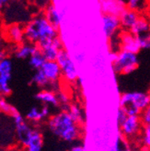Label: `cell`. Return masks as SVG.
Here are the masks:
<instances>
[{
  "instance_id": "603a6c76",
  "label": "cell",
  "mask_w": 150,
  "mask_h": 151,
  "mask_svg": "<svg viewBox=\"0 0 150 151\" xmlns=\"http://www.w3.org/2000/svg\"><path fill=\"white\" fill-rule=\"evenodd\" d=\"M45 62H46V59L42 55V52L40 49L37 50L34 54L29 58V65H31V67L34 70L41 69Z\"/></svg>"
},
{
  "instance_id": "484cf974",
  "label": "cell",
  "mask_w": 150,
  "mask_h": 151,
  "mask_svg": "<svg viewBox=\"0 0 150 151\" xmlns=\"http://www.w3.org/2000/svg\"><path fill=\"white\" fill-rule=\"evenodd\" d=\"M10 78L0 75V97H7L12 92L10 87Z\"/></svg>"
},
{
  "instance_id": "5bb4252c",
  "label": "cell",
  "mask_w": 150,
  "mask_h": 151,
  "mask_svg": "<svg viewBox=\"0 0 150 151\" xmlns=\"http://www.w3.org/2000/svg\"><path fill=\"white\" fill-rule=\"evenodd\" d=\"M141 14L130 9L128 7L119 15L120 22H121V28L123 31H131L132 28L136 25L137 20L139 19Z\"/></svg>"
},
{
  "instance_id": "8d00e7d4",
  "label": "cell",
  "mask_w": 150,
  "mask_h": 151,
  "mask_svg": "<svg viewBox=\"0 0 150 151\" xmlns=\"http://www.w3.org/2000/svg\"><path fill=\"white\" fill-rule=\"evenodd\" d=\"M4 9H5V4L3 3L2 0H0V16H1V15L3 14Z\"/></svg>"
},
{
  "instance_id": "277c9868",
  "label": "cell",
  "mask_w": 150,
  "mask_h": 151,
  "mask_svg": "<svg viewBox=\"0 0 150 151\" xmlns=\"http://www.w3.org/2000/svg\"><path fill=\"white\" fill-rule=\"evenodd\" d=\"M112 70L116 75H129L136 71L139 65L138 55L136 52L119 50L116 59L111 63Z\"/></svg>"
},
{
  "instance_id": "44dd1931",
  "label": "cell",
  "mask_w": 150,
  "mask_h": 151,
  "mask_svg": "<svg viewBox=\"0 0 150 151\" xmlns=\"http://www.w3.org/2000/svg\"><path fill=\"white\" fill-rule=\"evenodd\" d=\"M126 7L143 15L150 11V0H127Z\"/></svg>"
},
{
  "instance_id": "8992f818",
  "label": "cell",
  "mask_w": 150,
  "mask_h": 151,
  "mask_svg": "<svg viewBox=\"0 0 150 151\" xmlns=\"http://www.w3.org/2000/svg\"><path fill=\"white\" fill-rule=\"evenodd\" d=\"M62 70L63 78L68 83H76L79 80L78 73L76 68V65L71 58L69 52L65 49L60 51L58 57L56 59Z\"/></svg>"
},
{
  "instance_id": "4dcf8cb0",
  "label": "cell",
  "mask_w": 150,
  "mask_h": 151,
  "mask_svg": "<svg viewBox=\"0 0 150 151\" xmlns=\"http://www.w3.org/2000/svg\"><path fill=\"white\" fill-rule=\"evenodd\" d=\"M127 116H128V114L122 109V108H120L118 109V111H117V124L118 126L121 125L123 123V121L127 118Z\"/></svg>"
},
{
  "instance_id": "d590c367",
  "label": "cell",
  "mask_w": 150,
  "mask_h": 151,
  "mask_svg": "<svg viewBox=\"0 0 150 151\" xmlns=\"http://www.w3.org/2000/svg\"><path fill=\"white\" fill-rule=\"evenodd\" d=\"M3 42H4L3 31H2V29H0V49L3 48Z\"/></svg>"
},
{
  "instance_id": "5b68a950",
  "label": "cell",
  "mask_w": 150,
  "mask_h": 151,
  "mask_svg": "<svg viewBox=\"0 0 150 151\" xmlns=\"http://www.w3.org/2000/svg\"><path fill=\"white\" fill-rule=\"evenodd\" d=\"M143 123L140 115H128L123 121V123L119 126L120 134L129 142L139 140L142 130H143Z\"/></svg>"
},
{
  "instance_id": "f546056e",
  "label": "cell",
  "mask_w": 150,
  "mask_h": 151,
  "mask_svg": "<svg viewBox=\"0 0 150 151\" xmlns=\"http://www.w3.org/2000/svg\"><path fill=\"white\" fill-rule=\"evenodd\" d=\"M140 117H141L142 123H143L144 125H149L150 124V104L141 112Z\"/></svg>"
},
{
  "instance_id": "ba28073f",
  "label": "cell",
  "mask_w": 150,
  "mask_h": 151,
  "mask_svg": "<svg viewBox=\"0 0 150 151\" xmlns=\"http://www.w3.org/2000/svg\"><path fill=\"white\" fill-rule=\"evenodd\" d=\"M4 39L14 45H19L25 42L24 26L21 23H9L2 29Z\"/></svg>"
},
{
  "instance_id": "30bf717a",
  "label": "cell",
  "mask_w": 150,
  "mask_h": 151,
  "mask_svg": "<svg viewBox=\"0 0 150 151\" xmlns=\"http://www.w3.org/2000/svg\"><path fill=\"white\" fill-rule=\"evenodd\" d=\"M102 25H103L104 34L108 40L113 39L115 36H117L120 33V29H122L120 18L117 15L103 14Z\"/></svg>"
},
{
  "instance_id": "d6986e66",
  "label": "cell",
  "mask_w": 150,
  "mask_h": 151,
  "mask_svg": "<svg viewBox=\"0 0 150 151\" xmlns=\"http://www.w3.org/2000/svg\"><path fill=\"white\" fill-rule=\"evenodd\" d=\"M130 32H132L138 38L150 35V20L146 17H145L144 15L141 14L139 19Z\"/></svg>"
},
{
  "instance_id": "74e56055",
  "label": "cell",
  "mask_w": 150,
  "mask_h": 151,
  "mask_svg": "<svg viewBox=\"0 0 150 151\" xmlns=\"http://www.w3.org/2000/svg\"><path fill=\"white\" fill-rule=\"evenodd\" d=\"M2 1H3V3L5 4V6L6 5V4H9L10 1H11V0H2Z\"/></svg>"
},
{
  "instance_id": "6da1fadb",
  "label": "cell",
  "mask_w": 150,
  "mask_h": 151,
  "mask_svg": "<svg viewBox=\"0 0 150 151\" xmlns=\"http://www.w3.org/2000/svg\"><path fill=\"white\" fill-rule=\"evenodd\" d=\"M47 126L52 134L66 143H73L83 134L82 124L75 120L70 112L63 109L47 119Z\"/></svg>"
},
{
  "instance_id": "ffe728a7",
  "label": "cell",
  "mask_w": 150,
  "mask_h": 151,
  "mask_svg": "<svg viewBox=\"0 0 150 151\" xmlns=\"http://www.w3.org/2000/svg\"><path fill=\"white\" fill-rule=\"evenodd\" d=\"M42 12L44 15H45L46 19L50 21V23L52 26H55L57 29L60 28L62 16H61V14L59 13V11L56 9V6L54 4L51 3L48 6H46L45 9L42 10Z\"/></svg>"
},
{
  "instance_id": "f35d334b",
  "label": "cell",
  "mask_w": 150,
  "mask_h": 151,
  "mask_svg": "<svg viewBox=\"0 0 150 151\" xmlns=\"http://www.w3.org/2000/svg\"><path fill=\"white\" fill-rule=\"evenodd\" d=\"M147 93H148V95H149V99H150V89H149V91H148Z\"/></svg>"
},
{
  "instance_id": "d4e9b609",
  "label": "cell",
  "mask_w": 150,
  "mask_h": 151,
  "mask_svg": "<svg viewBox=\"0 0 150 151\" xmlns=\"http://www.w3.org/2000/svg\"><path fill=\"white\" fill-rule=\"evenodd\" d=\"M0 112L13 117L15 114H17L19 111L7 101L5 97H0Z\"/></svg>"
},
{
  "instance_id": "7402d4cb",
  "label": "cell",
  "mask_w": 150,
  "mask_h": 151,
  "mask_svg": "<svg viewBox=\"0 0 150 151\" xmlns=\"http://www.w3.org/2000/svg\"><path fill=\"white\" fill-rule=\"evenodd\" d=\"M32 84L36 85L37 87L42 88H51V83L48 80V78L45 77V75L43 74L42 69L35 70V73L33 74L32 81Z\"/></svg>"
},
{
  "instance_id": "836d02e7",
  "label": "cell",
  "mask_w": 150,
  "mask_h": 151,
  "mask_svg": "<svg viewBox=\"0 0 150 151\" xmlns=\"http://www.w3.org/2000/svg\"><path fill=\"white\" fill-rule=\"evenodd\" d=\"M7 51L5 49V48H1L0 49V61H2V60L6 59V57H9L7 56Z\"/></svg>"
},
{
  "instance_id": "9a60e30c",
  "label": "cell",
  "mask_w": 150,
  "mask_h": 151,
  "mask_svg": "<svg viewBox=\"0 0 150 151\" xmlns=\"http://www.w3.org/2000/svg\"><path fill=\"white\" fill-rule=\"evenodd\" d=\"M35 99L42 104L49 105L50 107L60 106L57 92L51 88H42L35 95Z\"/></svg>"
},
{
  "instance_id": "d6a6232c",
  "label": "cell",
  "mask_w": 150,
  "mask_h": 151,
  "mask_svg": "<svg viewBox=\"0 0 150 151\" xmlns=\"http://www.w3.org/2000/svg\"><path fill=\"white\" fill-rule=\"evenodd\" d=\"M75 59H76L77 63L82 64L85 61V52H78V54H76V55H75Z\"/></svg>"
},
{
  "instance_id": "e0dca14e",
  "label": "cell",
  "mask_w": 150,
  "mask_h": 151,
  "mask_svg": "<svg viewBox=\"0 0 150 151\" xmlns=\"http://www.w3.org/2000/svg\"><path fill=\"white\" fill-rule=\"evenodd\" d=\"M37 50H39L38 45L25 41L19 45H16V48L14 50V55L19 59H29Z\"/></svg>"
},
{
  "instance_id": "83f0119b",
  "label": "cell",
  "mask_w": 150,
  "mask_h": 151,
  "mask_svg": "<svg viewBox=\"0 0 150 151\" xmlns=\"http://www.w3.org/2000/svg\"><path fill=\"white\" fill-rule=\"evenodd\" d=\"M139 140L142 146L146 149L150 150V124L143 126V130H142Z\"/></svg>"
},
{
  "instance_id": "2e32d148",
  "label": "cell",
  "mask_w": 150,
  "mask_h": 151,
  "mask_svg": "<svg viewBox=\"0 0 150 151\" xmlns=\"http://www.w3.org/2000/svg\"><path fill=\"white\" fill-rule=\"evenodd\" d=\"M15 128H16L17 141L22 147L25 148L34 127H32L27 123V120H24L23 122L15 124Z\"/></svg>"
},
{
  "instance_id": "e575fe53",
  "label": "cell",
  "mask_w": 150,
  "mask_h": 151,
  "mask_svg": "<svg viewBox=\"0 0 150 151\" xmlns=\"http://www.w3.org/2000/svg\"><path fill=\"white\" fill-rule=\"evenodd\" d=\"M72 151H83L85 150V146L83 145H75L71 147Z\"/></svg>"
},
{
  "instance_id": "4fadbf2b",
  "label": "cell",
  "mask_w": 150,
  "mask_h": 151,
  "mask_svg": "<svg viewBox=\"0 0 150 151\" xmlns=\"http://www.w3.org/2000/svg\"><path fill=\"white\" fill-rule=\"evenodd\" d=\"M99 2L102 14L119 16L126 9V2L123 0H99Z\"/></svg>"
},
{
  "instance_id": "3957f363",
  "label": "cell",
  "mask_w": 150,
  "mask_h": 151,
  "mask_svg": "<svg viewBox=\"0 0 150 151\" xmlns=\"http://www.w3.org/2000/svg\"><path fill=\"white\" fill-rule=\"evenodd\" d=\"M149 104L150 99L148 93L141 91L122 93L119 100V107L128 115H140Z\"/></svg>"
},
{
  "instance_id": "8fae6325",
  "label": "cell",
  "mask_w": 150,
  "mask_h": 151,
  "mask_svg": "<svg viewBox=\"0 0 150 151\" xmlns=\"http://www.w3.org/2000/svg\"><path fill=\"white\" fill-rule=\"evenodd\" d=\"M119 44L121 49L136 52V54H138L142 50L137 36H136L130 31L121 29V32L119 33Z\"/></svg>"
},
{
  "instance_id": "f1b7e54d",
  "label": "cell",
  "mask_w": 150,
  "mask_h": 151,
  "mask_svg": "<svg viewBox=\"0 0 150 151\" xmlns=\"http://www.w3.org/2000/svg\"><path fill=\"white\" fill-rule=\"evenodd\" d=\"M27 1L32 4L36 9H38L40 11H42L46 6H48L52 2V0H27Z\"/></svg>"
},
{
  "instance_id": "1f68e13d",
  "label": "cell",
  "mask_w": 150,
  "mask_h": 151,
  "mask_svg": "<svg viewBox=\"0 0 150 151\" xmlns=\"http://www.w3.org/2000/svg\"><path fill=\"white\" fill-rule=\"evenodd\" d=\"M138 39H139V42H140L142 49L150 50V35H146V36H144V37H141V38H138Z\"/></svg>"
},
{
  "instance_id": "9c48e42d",
  "label": "cell",
  "mask_w": 150,
  "mask_h": 151,
  "mask_svg": "<svg viewBox=\"0 0 150 151\" xmlns=\"http://www.w3.org/2000/svg\"><path fill=\"white\" fill-rule=\"evenodd\" d=\"M41 69L50 81L51 89L55 90L59 81L61 80V78H63L62 70L58 62L56 60H46V62L44 63Z\"/></svg>"
},
{
  "instance_id": "7a4b0ae2",
  "label": "cell",
  "mask_w": 150,
  "mask_h": 151,
  "mask_svg": "<svg viewBox=\"0 0 150 151\" xmlns=\"http://www.w3.org/2000/svg\"><path fill=\"white\" fill-rule=\"evenodd\" d=\"M25 40L35 44L59 36V29L52 26L42 11L29 19L24 25Z\"/></svg>"
},
{
  "instance_id": "ac0fdd59",
  "label": "cell",
  "mask_w": 150,
  "mask_h": 151,
  "mask_svg": "<svg viewBox=\"0 0 150 151\" xmlns=\"http://www.w3.org/2000/svg\"><path fill=\"white\" fill-rule=\"evenodd\" d=\"M43 147V135L39 128L34 127L26 145V149L29 151H41Z\"/></svg>"
},
{
  "instance_id": "7c38bea8",
  "label": "cell",
  "mask_w": 150,
  "mask_h": 151,
  "mask_svg": "<svg viewBox=\"0 0 150 151\" xmlns=\"http://www.w3.org/2000/svg\"><path fill=\"white\" fill-rule=\"evenodd\" d=\"M51 116V109L49 105L43 104L41 107H32L26 114V120L32 124H39Z\"/></svg>"
},
{
  "instance_id": "52a82bcc",
  "label": "cell",
  "mask_w": 150,
  "mask_h": 151,
  "mask_svg": "<svg viewBox=\"0 0 150 151\" xmlns=\"http://www.w3.org/2000/svg\"><path fill=\"white\" fill-rule=\"evenodd\" d=\"M46 60H56L58 55L64 46L62 40L57 36L52 40H45L37 43Z\"/></svg>"
},
{
  "instance_id": "cb8c5ba5",
  "label": "cell",
  "mask_w": 150,
  "mask_h": 151,
  "mask_svg": "<svg viewBox=\"0 0 150 151\" xmlns=\"http://www.w3.org/2000/svg\"><path fill=\"white\" fill-rule=\"evenodd\" d=\"M70 112V114L72 115V117L78 122L80 124L83 125V124L85 123V116H84V111L82 110V108L78 105L77 103H72L69 104L68 107L66 109Z\"/></svg>"
},
{
  "instance_id": "4316f807",
  "label": "cell",
  "mask_w": 150,
  "mask_h": 151,
  "mask_svg": "<svg viewBox=\"0 0 150 151\" xmlns=\"http://www.w3.org/2000/svg\"><path fill=\"white\" fill-rule=\"evenodd\" d=\"M11 74H12V62L9 57H6V59L0 61V75L11 78Z\"/></svg>"
}]
</instances>
